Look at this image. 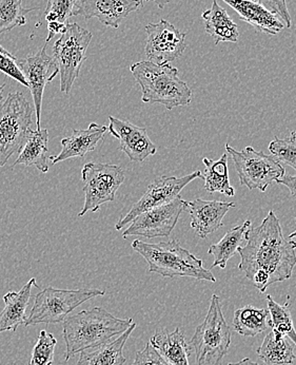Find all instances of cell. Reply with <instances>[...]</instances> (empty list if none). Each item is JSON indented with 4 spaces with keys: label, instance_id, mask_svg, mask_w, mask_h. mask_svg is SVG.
<instances>
[{
    "label": "cell",
    "instance_id": "cell-1",
    "mask_svg": "<svg viewBox=\"0 0 296 365\" xmlns=\"http://www.w3.org/2000/svg\"><path fill=\"white\" fill-rule=\"evenodd\" d=\"M238 252L240 257L238 268L262 294L270 285L292 277L296 242L285 237L273 210L269 211L260 226L250 230L247 243Z\"/></svg>",
    "mask_w": 296,
    "mask_h": 365
},
{
    "label": "cell",
    "instance_id": "cell-2",
    "mask_svg": "<svg viewBox=\"0 0 296 365\" xmlns=\"http://www.w3.org/2000/svg\"><path fill=\"white\" fill-rule=\"evenodd\" d=\"M132 323V318H116L102 307H93L68 317L63 322L65 362L85 349L110 342L112 338L125 333Z\"/></svg>",
    "mask_w": 296,
    "mask_h": 365
},
{
    "label": "cell",
    "instance_id": "cell-3",
    "mask_svg": "<svg viewBox=\"0 0 296 365\" xmlns=\"http://www.w3.org/2000/svg\"><path fill=\"white\" fill-rule=\"evenodd\" d=\"M130 71L142 89V102L161 104L168 110L190 105L192 91L179 78L176 68L144 61L131 65Z\"/></svg>",
    "mask_w": 296,
    "mask_h": 365
},
{
    "label": "cell",
    "instance_id": "cell-4",
    "mask_svg": "<svg viewBox=\"0 0 296 365\" xmlns=\"http://www.w3.org/2000/svg\"><path fill=\"white\" fill-rule=\"evenodd\" d=\"M131 246L146 260L149 272L153 274L164 278L189 277L196 280L216 282L211 270L204 267L203 261L184 248L177 240L157 244L135 240Z\"/></svg>",
    "mask_w": 296,
    "mask_h": 365
},
{
    "label": "cell",
    "instance_id": "cell-5",
    "mask_svg": "<svg viewBox=\"0 0 296 365\" xmlns=\"http://www.w3.org/2000/svg\"><path fill=\"white\" fill-rule=\"evenodd\" d=\"M232 331L221 311V298L212 294L209 311L195 329L190 345L196 356L195 365H219L229 351Z\"/></svg>",
    "mask_w": 296,
    "mask_h": 365
},
{
    "label": "cell",
    "instance_id": "cell-6",
    "mask_svg": "<svg viewBox=\"0 0 296 365\" xmlns=\"http://www.w3.org/2000/svg\"><path fill=\"white\" fill-rule=\"evenodd\" d=\"M33 114L30 103L21 92L9 94L0 105V167L25 144L33 124Z\"/></svg>",
    "mask_w": 296,
    "mask_h": 365
},
{
    "label": "cell",
    "instance_id": "cell-7",
    "mask_svg": "<svg viewBox=\"0 0 296 365\" xmlns=\"http://www.w3.org/2000/svg\"><path fill=\"white\" fill-rule=\"evenodd\" d=\"M104 290L95 288L80 289H57L47 287L35 297L34 305L25 322L30 325L63 323L80 305L95 297L105 296Z\"/></svg>",
    "mask_w": 296,
    "mask_h": 365
},
{
    "label": "cell",
    "instance_id": "cell-8",
    "mask_svg": "<svg viewBox=\"0 0 296 365\" xmlns=\"http://www.w3.org/2000/svg\"><path fill=\"white\" fill-rule=\"evenodd\" d=\"M92 33L76 23H69L65 32L54 43L53 58L60 74V91L69 94L87 59Z\"/></svg>",
    "mask_w": 296,
    "mask_h": 365
},
{
    "label": "cell",
    "instance_id": "cell-9",
    "mask_svg": "<svg viewBox=\"0 0 296 365\" xmlns=\"http://www.w3.org/2000/svg\"><path fill=\"white\" fill-rule=\"evenodd\" d=\"M227 155L232 158L236 173L240 178V184L249 190L258 189L266 192L270 185L286 175L284 167L272 155L263 151H256L248 146L238 151L229 144L225 146Z\"/></svg>",
    "mask_w": 296,
    "mask_h": 365
},
{
    "label": "cell",
    "instance_id": "cell-10",
    "mask_svg": "<svg viewBox=\"0 0 296 365\" xmlns=\"http://www.w3.org/2000/svg\"><path fill=\"white\" fill-rule=\"evenodd\" d=\"M125 173L120 165L88 163L81 170V180L85 182V204L78 217L85 213L96 212L100 206L115 201L117 192L125 182Z\"/></svg>",
    "mask_w": 296,
    "mask_h": 365
},
{
    "label": "cell",
    "instance_id": "cell-11",
    "mask_svg": "<svg viewBox=\"0 0 296 365\" xmlns=\"http://www.w3.org/2000/svg\"><path fill=\"white\" fill-rule=\"evenodd\" d=\"M196 179H203V173L197 170L186 177H162L157 178L147 189L144 195L130 208L128 212L125 213L116 223V230H122L125 226L130 224L135 217L142 215L144 211L159 207L170 203L179 197L181 191L187 185Z\"/></svg>",
    "mask_w": 296,
    "mask_h": 365
},
{
    "label": "cell",
    "instance_id": "cell-12",
    "mask_svg": "<svg viewBox=\"0 0 296 365\" xmlns=\"http://www.w3.org/2000/svg\"><path fill=\"white\" fill-rule=\"evenodd\" d=\"M187 207L188 202L179 195L166 205L150 209L138 215L125 230L122 237L125 239L132 235L148 239L169 237Z\"/></svg>",
    "mask_w": 296,
    "mask_h": 365
},
{
    "label": "cell",
    "instance_id": "cell-13",
    "mask_svg": "<svg viewBox=\"0 0 296 365\" xmlns=\"http://www.w3.org/2000/svg\"><path fill=\"white\" fill-rule=\"evenodd\" d=\"M144 29L148 34L144 52L152 63H169L185 52L187 35L169 21L162 19L157 24H148Z\"/></svg>",
    "mask_w": 296,
    "mask_h": 365
},
{
    "label": "cell",
    "instance_id": "cell-14",
    "mask_svg": "<svg viewBox=\"0 0 296 365\" xmlns=\"http://www.w3.org/2000/svg\"><path fill=\"white\" fill-rule=\"evenodd\" d=\"M21 70L28 83L32 94L36 116V130L41 128V107L46 86L51 83L59 73L58 66L54 58L47 53V43L36 54L30 55L19 61Z\"/></svg>",
    "mask_w": 296,
    "mask_h": 365
},
{
    "label": "cell",
    "instance_id": "cell-15",
    "mask_svg": "<svg viewBox=\"0 0 296 365\" xmlns=\"http://www.w3.org/2000/svg\"><path fill=\"white\" fill-rule=\"evenodd\" d=\"M109 120L110 133L120 140L118 149L124 151L130 160L142 163L157 153V146L149 138L146 128L114 116H109Z\"/></svg>",
    "mask_w": 296,
    "mask_h": 365
},
{
    "label": "cell",
    "instance_id": "cell-16",
    "mask_svg": "<svg viewBox=\"0 0 296 365\" xmlns=\"http://www.w3.org/2000/svg\"><path fill=\"white\" fill-rule=\"evenodd\" d=\"M142 8L137 0H76L73 16L98 19L107 26L117 29L131 13Z\"/></svg>",
    "mask_w": 296,
    "mask_h": 365
},
{
    "label": "cell",
    "instance_id": "cell-17",
    "mask_svg": "<svg viewBox=\"0 0 296 365\" xmlns=\"http://www.w3.org/2000/svg\"><path fill=\"white\" fill-rule=\"evenodd\" d=\"M236 207L234 202L212 201L195 199L188 202L191 227L197 237L205 239L223 227V217L230 209Z\"/></svg>",
    "mask_w": 296,
    "mask_h": 365
},
{
    "label": "cell",
    "instance_id": "cell-18",
    "mask_svg": "<svg viewBox=\"0 0 296 365\" xmlns=\"http://www.w3.org/2000/svg\"><path fill=\"white\" fill-rule=\"evenodd\" d=\"M107 132L106 126H100L91 123L87 129L73 130V133L61 140V149L58 155H51L52 165L58 164L63 160L73 158H83L87 153L94 151L98 143L104 140Z\"/></svg>",
    "mask_w": 296,
    "mask_h": 365
},
{
    "label": "cell",
    "instance_id": "cell-19",
    "mask_svg": "<svg viewBox=\"0 0 296 365\" xmlns=\"http://www.w3.org/2000/svg\"><path fill=\"white\" fill-rule=\"evenodd\" d=\"M231 6L240 19L253 26L258 32L269 35H278L286 26L278 15L268 10L266 6L253 0H223Z\"/></svg>",
    "mask_w": 296,
    "mask_h": 365
},
{
    "label": "cell",
    "instance_id": "cell-20",
    "mask_svg": "<svg viewBox=\"0 0 296 365\" xmlns=\"http://www.w3.org/2000/svg\"><path fill=\"white\" fill-rule=\"evenodd\" d=\"M38 288L36 279L32 278L19 292H9L4 296V309L0 313V334L16 331L27 320V309L30 302L32 287Z\"/></svg>",
    "mask_w": 296,
    "mask_h": 365
},
{
    "label": "cell",
    "instance_id": "cell-21",
    "mask_svg": "<svg viewBox=\"0 0 296 365\" xmlns=\"http://www.w3.org/2000/svg\"><path fill=\"white\" fill-rule=\"evenodd\" d=\"M150 344L171 365H190L189 357L193 354L190 343L181 329L176 327L173 331L159 329L151 337Z\"/></svg>",
    "mask_w": 296,
    "mask_h": 365
},
{
    "label": "cell",
    "instance_id": "cell-22",
    "mask_svg": "<svg viewBox=\"0 0 296 365\" xmlns=\"http://www.w3.org/2000/svg\"><path fill=\"white\" fill-rule=\"evenodd\" d=\"M135 322L115 340L100 345L94 349L81 351L80 359L76 365H124L127 359L124 356V347L129 337L136 329Z\"/></svg>",
    "mask_w": 296,
    "mask_h": 365
},
{
    "label": "cell",
    "instance_id": "cell-23",
    "mask_svg": "<svg viewBox=\"0 0 296 365\" xmlns=\"http://www.w3.org/2000/svg\"><path fill=\"white\" fill-rule=\"evenodd\" d=\"M48 143H49V132L47 129L31 130L27 140L19 150L18 158L15 160L14 166L17 165L35 166L41 173H47L49 171Z\"/></svg>",
    "mask_w": 296,
    "mask_h": 365
},
{
    "label": "cell",
    "instance_id": "cell-24",
    "mask_svg": "<svg viewBox=\"0 0 296 365\" xmlns=\"http://www.w3.org/2000/svg\"><path fill=\"white\" fill-rule=\"evenodd\" d=\"M205 21V30L211 35L216 45L223 41L236 43L240 37L238 26L232 21L225 9L218 6L216 0L212 2L211 9L201 14Z\"/></svg>",
    "mask_w": 296,
    "mask_h": 365
},
{
    "label": "cell",
    "instance_id": "cell-25",
    "mask_svg": "<svg viewBox=\"0 0 296 365\" xmlns=\"http://www.w3.org/2000/svg\"><path fill=\"white\" fill-rule=\"evenodd\" d=\"M251 226V221L248 220V221L243 222L242 225L230 230L218 243L210 246L208 254L214 257L212 267L225 269L228 261L238 252V248L247 243Z\"/></svg>",
    "mask_w": 296,
    "mask_h": 365
},
{
    "label": "cell",
    "instance_id": "cell-26",
    "mask_svg": "<svg viewBox=\"0 0 296 365\" xmlns=\"http://www.w3.org/2000/svg\"><path fill=\"white\" fill-rule=\"evenodd\" d=\"M256 353L264 365L293 364L296 358L292 345L285 336L273 329L267 334Z\"/></svg>",
    "mask_w": 296,
    "mask_h": 365
},
{
    "label": "cell",
    "instance_id": "cell-27",
    "mask_svg": "<svg viewBox=\"0 0 296 365\" xmlns=\"http://www.w3.org/2000/svg\"><path fill=\"white\" fill-rule=\"evenodd\" d=\"M205 164V180L204 188L209 193H223L227 197H234L236 189L230 184L229 168H228V155L223 153L219 160H213L208 158H203Z\"/></svg>",
    "mask_w": 296,
    "mask_h": 365
},
{
    "label": "cell",
    "instance_id": "cell-28",
    "mask_svg": "<svg viewBox=\"0 0 296 365\" xmlns=\"http://www.w3.org/2000/svg\"><path fill=\"white\" fill-rule=\"evenodd\" d=\"M268 309L245 307L234 312L233 327L236 333L245 337H254L269 329Z\"/></svg>",
    "mask_w": 296,
    "mask_h": 365
},
{
    "label": "cell",
    "instance_id": "cell-29",
    "mask_svg": "<svg viewBox=\"0 0 296 365\" xmlns=\"http://www.w3.org/2000/svg\"><path fill=\"white\" fill-rule=\"evenodd\" d=\"M268 303L270 314L269 325L273 331L282 334L285 337H289L296 345V331L292 316H291L290 303L286 302L284 305L278 304L273 300L270 294L266 298Z\"/></svg>",
    "mask_w": 296,
    "mask_h": 365
},
{
    "label": "cell",
    "instance_id": "cell-30",
    "mask_svg": "<svg viewBox=\"0 0 296 365\" xmlns=\"http://www.w3.org/2000/svg\"><path fill=\"white\" fill-rule=\"evenodd\" d=\"M38 8L26 9L23 0H0V35L26 25V16Z\"/></svg>",
    "mask_w": 296,
    "mask_h": 365
},
{
    "label": "cell",
    "instance_id": "cell-31",
    "mask_svg": "<svg viewBox=\"0 0 296 365\" xmlns=\"http://www.w3.org/2000/svg\"><path fill=\"white\" fill-rule=\"evenodd\" d=\"M57 340L53 334L41 331L38 340L32 351L28 365H52L54 362V349Z\"/></svg>",
    "mask_w": 296,
    "mask_h": 365
},
{
    "label": "cell",
    "instance_id": "cell-32",
    "mask_svg": "<svg viewBox=\"0 0 296 365\" xmlns=\"http://www.w3.org/2000/svg\"><path fill=\"white\" fill-rule=\"evenodd\" d=\"M269 151L272 157L280 163L288 165L296 170V130L287 138H275L269 144Z\"/></svg>",
    "mask_w": 296,
    "mask_h": 365
},
{
    "label": "cell",
    "instance_id": "cell-33",
    "mask_svg": "<svg viewBox=\"0 0 296 365\" xmlns=\"http://www.w3.org/2000/svg\"><path fill=\"white\" fill-rule=\"evenodd\" d=\"M76 0H48L43 17L48 24L58 23L67 26L73 16Z\"/></svg>",
    "mask_w": 296,
    "mask_h": 365
},
{
    "label": "cell",
    "instance_id": "cell-34",
    "mask_svg": "<svg viewBox=\"0 0 296 365\" xmlns=\"http://www.w3.org/2000/svg\"><path fill=\"white\" fill-rule=\"evenodd\" d=\"M0 71L28 88L27 78L21 70L18 59L11 54L8 50L4 49L1 45H0Z\"/></svg>",
    "mask_w": 296,
    "mask_h": 365
},
{
    "label": "cell",
    "instance_id": "cell-35",
    "mask_svg": "<svg viewBox=\"0 0 296 365\" xmlns=\"http://www.w3.org/2000/svg\"><path fill=\"white\" fill-rule=\"evenodd\" d=\"M132 365H171L164 357L150 344L147 343L142 351H137L134 362Z\"/></svg>",
    "mask_w": 296,
    "mask_h": 365
},
{
    "label": "cell",
    "instance_id": "cell-36",
    "mask_svg": "<svg viewBox=\"0 0 296 365\" xmlns=\"http://www.w3.org/2000/svg\"><path fill=\"white\" fill-rule=\"evenodd\" d=\"M253 1L258 2V4L266 6L271 12L280 17V19L284 21L286 28H291L292 19H291L286 0H253Z\"/></svg>",
    "mask_w": 296,
    "mask_h": 365
},
{
    "label": "cell",
    "instance_id": "cell-37",
    "mask_svg": "<svg viewBox=\"0 0 296 365\" xmlns=\"http://www.w3.org/2000/svg\"><path fill=\"white\" fill-rule=\"evenodd\" d=\"M276 182L286 186L290 191V195L296 199V175H284Z\"/></svg>",
    "mask_w": 296,
    "mask_h": 365
},
{
    "label": "cell",
    "instance_id": "cell-38",
    "mask_svg": "<svg viewBox=\"0 0 296 365\" xmlns=\"http://www.w3.org/2000/svg\"><path fill=\"white\" fill-rule=\"evenodd\" d=\"M137 1L139 2L140 6H144V1H149V0H137ZM152 1H154L159 9H164L170 2V0H152Z\"/></svg>",
    "mask_w": 296,
    "mask_h": 365
},
{
    "label": "cell",
    "instance_id": "cell-39",
    "mask_svg": "<svg viewBox=\"0 0 296 365\" xmlns=\"http://www.w3.org/2000/svg\"><path fill=\"white\" fill-rule=\"evenodd\" d=\"M228 365H258V364L252 361L250 358H245V359H242L240 361L236 362V364H229Z\"/></svg>",
    "mask_w": 296,
    "mask_h": 365
},
{
    "label": "cell",
    "instance_id": "cell-40",
    "mask_svg": "<svg viewBox=\"0 0 296 365\" xmlns=\"http://www.w3.org/2000/svg\"><path fill=\"white\" fill-rule=\"evenodd\" d=\"M4 85L0 86V103H1V101L4 100Z\"/></svg>",
    "mask_w": 296,
    "mask_h": 365
},
{
    "label": "cell",
    "instance_id": "cell-41",
    "mask_svg": "<svg viewBox=\"0 0 296 365\" xmlns=\"http://www.w3.org/2000/svg\"><path fill=\"white\" fill-rule=\"evenodd\" d=\"M295 221H296V217H295ZM289 239H296V230H295V232H292V234L289 235Z\"/></svg>",
    "mask_w": 296,
    "mask_h": 365
}]
</instances>
